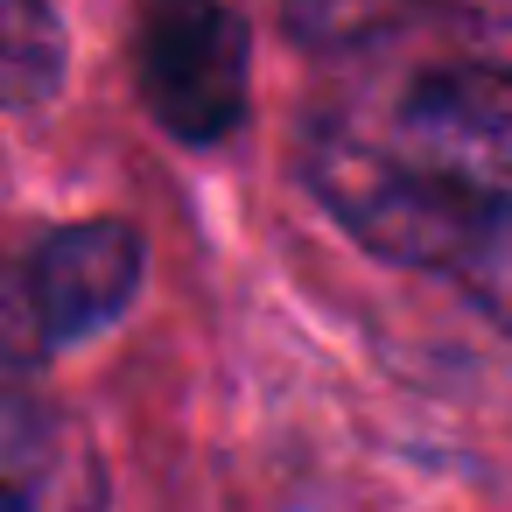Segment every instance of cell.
Listing matches in <instances>:
<instances>
[{"instance_id":"obj_1","label":"cell","mask_w":512,"mask_h":512,"mask_svg":"<svg viewBox=\"0 0 512 512\" xmlns=\"http://www.w3.org/2000/svg\"><path fill=\"white\" fill-rule=\"evenodd\" d=\"M309 183L358 246L442 274L512 330V92L470 57L344 85L309 127Z\"/></svg>"},{"instance_id":"obj_2","label":"cell","mask_w":512,"mask_h":512,"mask_svg":"<svg viewBox=\"0 0 512 512\" xmlns=\"http://www.w3.org/2000/svg\"><path fill=\"white\" fill-rule=\"evenodd\" d=\"M134 71L148 113L176 141H225L246 113V29L225 0H148Z\"/></svg>"},{"instance_id":"obj_5","label":"cell","mask_w":512,"mask_h":512,"mask_svg":"<svg viewBox=\"0 0 512 512\" xmlns=\"http://www.w3.org/2000/svg\"><path fill=\"white\" fill-rule=\"evenodd\" d=\"M64 85V29L50 0H0V113H29Z\"/></svg>"},{"instance_id":"obj_3","label":"cell","mask_w":512,"mask_h":512,"mask_svg":"<svg viewBox=\"0 0 512 512\" xmlns=\"http://www.w3.org/2000/svg\"><path fill=\"white\" fill-rule=\"evenodd\" d=\"M134 288H141V239H134V225H113V218L64 225L43 246H29V260H22V295H29L50 351L106 330L134 302Z\"/></svg>"},{"instance_id":"obj_6","label":"cell","mask_w":512,"mask_h":512,"mask_svg":"<svg viewBox=\"0 0 512 512\" xmlns=\"http://www.w3.org/2000/svg\"><path fill=\"white\" fill-rule=\"evenodd\" d=\"M407 8H414V0H281L288 29H302L309 43H372Z\"/></svg>"},{"instance_id":"obj_8","label":"cell","mask_w":512,"mask_h":512,"mask_svg":"<svg viewBox=\"0 0 512 512\" xmlns=\"http://www.w3.org/2000/svg\"><path fill=\"white\" fill-rule=\"evenodd\" d=\"M456 57L512 92V0H456Z\"/></svg>"},{"instance_id":"obj_4","label":"cell","mask_w":512,"mask_h":512,"mask_svg":"<svg viewBox=\"0 0 512 512\" xmlns=\"http://www.w3.org/2000/svg\"><path fill=\"white\" fill-rule=\"evenodd\" d=\"M106 470L71 414L36 393H0V512H99Z\"/></svg>"},{"instance_id":"obj_7","label":"cell","mask_w":512,"mask_h":512,"mask_svg":"<svg viewBox=\"0 0 512 512\" xmlns=\"http://www.w3.org/2000/svg\"><path fill=\"white\" fill-rule=\"evenodd\" d=\"M43 358H50V337L22 295V267H0V393H29Z\"/></svg>"}]
</instances>
